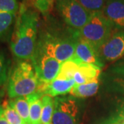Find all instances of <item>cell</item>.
I'll return each mask as SVG.
<instances>
[{
	"mask_svg": "<svg viewBox=\"0 0 124 124\" xmlns=\"http://www.w3.org/2000/svg\"><path fill=\"white\" fill-rule=\"evenodd\" d=\"M91 13L102 11L108 0H77Z\"/></svg>",
	"mask_w": 124,
	"mask_h": 124,
	"instance_id": "cell-20",
	"label": "cell"
},
{
	"mask_svg": "<svg viewBox=\"0 0 124 124\" xmlns=\"http://www.w3.org/2000/svg\"><path fill=\"white\" fill-rule=\"evenodd\" d=\"M8 103L17 112L24 123L30 124V106L26 96L13 98Z\"/></svg>",
	"mask_w": 124,
	"mask_h": 124,
	"instance_id": "cell-15",
	"label": "cell"
},
{
	"mask_svg": "<svg viewBox=\"0 0 124 124\" xmlns=\"http://www.w3.org/2000/svg\"><path fill=\"white\" fill-rule=\"evenodd\" d=\"M79 68L73 77L76 84H84L99 79L101 68L85 63H78Z\"/></svg>",
	"mask_w": 124,
	"mask_h": 124,
	"instance_id": "cell-12",
	"label": "cell"
},
{
	"mask_svg": "<svg viewBox=\"0 0 124 124\" xmlns=\"http://www.w3.org/2000/svg\"></svg>",
	"mask_w": 124,
	"mask_h": 124,
	"instance_id": "cell-32",
	"label": "cell"
},
{
	"mask_svg": "<svg viewBox=\"0 0 124 124\" xmlns=\"http://www.w3.org/2000/svg\"><path fill=\"white\" fill-rule=\"evenodd\" d=\"M117 112H118V115L119 116H124V99L121 102V103L119 104L118 110H117Z\"/></svg>",
	"mask_w": 124,
	"mask_h": 124,
	"instance_id": "cell-28",
	"label": "cell"
},
{
	"mask_svg": "<svg viewBox=\"0 0 124 124\" xmlns=\"http://www.w3.org/2000/svg\"><path fill=\"white\" fill-rule=\"evenodd\" d=\"M31 60L41 81L50 83L57 78L62 63L56 59L35 50Z\"/></svg>",
	"mask_w": 124,
	"mask_h": 124,
	"instance_id": "cell-7",
	"label": "cell"
},
{
	"mask_svg": "<svg viewBox=\"0 0 124 124\" xmlns=\"http://www.w3.org/2000/svg\"><path fill=\"white\" fill-rule=\"evenodd\" d=\"M39 15L32 9L19 6L14 31L10 41V49L16 57L31 59L37 46Z\"/></svg>",
	"mask_w": 124,
	"mask_h": 124,
	"instance_id": "cell-1",
	"label": "cell"
},
{
	"mask_svg": "<svg viewBox=\"0 0 124 124\" xmlns=\"http://www.w3.org/2000/svg\"><path fill=\"white\" fill-rule=\"evenodd\" d=\"M100 59L114 62L124 56V31L114 33L98 51Z\"/></svg>",
	"mask_w": 124,
	"mask_h": 124,
	"instance_id": "cell-8",
	"label": "cell"
},
{
	"mask_svg": "<svg viewBox=\"0 0 124 124\" xmlns=\"http://www.w3.org/2000/svg\"><path fill=\"white\" fill-rule=\"evenodd\" d=\"M54 2L55 0H35V8L45 15L51 11Z\"/></svg>",
	"mask_w": 124,
	"mask_h": 124,
	"instance_id": "cell-22",
	"label": "cell"
},
{
	"mask_svg": "<svg viewBox=\"0 0 124 124\" xmlns=\"http://www.w3.org/2000/svg\"><path fill=\"white\" fill-rule=\"evenodd\" d=\"M117 85V89L124 93V79H117L115 83Z\"/></svg>",
	"mask_w": 124,
	"mask_h": 124,
	"instance_id": "cell-26",
	"label": "cell"
},
{
	"mask_svg": "<svg viewBox=\"0 0 124 124\" xmlns=\"http://www.w3.org/2000/svg\"><path fill=\"white\" fill-rule=\"evenodd\" d=\"M17 14L0 10V39L4 37L16 19Z\"/></svg>",
	"mask_w": 124,
	"mask_h": 124,
	"instance_id": "cell-18",
	"label": "cell"
},
{
	"mask_svg": "<svg viewBox=\"0 0 124 124\" xmlns=\"http://www.w3.org/2000/svg\"><path fill=\"white\" fill-rule=\"evenodd\" d=\"M102 13L115 28H124V0H108Z\"/></svg>",
	"mask_w": 124,
	"mask_h": 124,
	"instance_id": "cell-11",
	"label": "cell"
},
{
	"mask_svg": "<svg viewBox=\"0 0 124 124\" xmlns=\"http://www.w3.org/2000/svg\"><path fill=\"white\" fill-rule=\"evenodd\" d=\"M55 4L63 22L76 31L84 26L93 13L77 0H55Z\"/></svg>",
	"mask_w": 124,
	"mask_h": 124,
	"instance_id": "cell-5",
	"label": "cell"
},
{
	"mask_svg": "<svg viewBox=\"0 0 124 124\" xmlns=\"http://www.w3.org/2000/svg\"><path fill=\"white\" fill-rule=\"evenodd\" d=\"M75 36L77 37L75 50L74 56L71 59L77 63H85L102 68L103 64L97 51L87 41L78 37L76 35Z\"/></svg>",
	"mask_w": 124,
	"mask_h": 124,
	"instance_id": "cell-9",
	"label": "cell"
},
{
	"mask_svg": "<svg viewBox=\"0 0 124 124\" xmlns=\"http://www.w3.org/2000/svg\"></svg>",
	"mask_w": 124,
	"mask_h": 124,
	"instance_id": "cell-33",
	"label": "cell"
},
{
	"mask_svg": "<svg viewBox=\"0 0 124 124\" xmlns=\"http://www.w3.org/2000/svg\"><path fill=\"white\" fill-rule=\"evenodd\" d=\"M3 109L5 118L8 121L9 124H22L24 123L17 112L9 104V103H7L3 107Z\"/></svg>",
	"mask_w": 124,
	"mask_h": 124,
	"instance_id": "cell-19",
	"label": "cell"
},
{
	"mask_svg": "<svg viewBox=\"0 0 124 124\" xmlns=\"http://www.w3.org/2000/svg\"><path fill=\"white\" fill-rule=\"evenodd\" d=\"M115 27L102 11L93 13L87 23L75 35L87 41L97 51L110 38Z\"/></svg>",
	"mask_w": 124,
	"mask_h": 124,
	"instance_id": "cell-3",
	"label": "cell"
},
{
	"mask_svg": "<svg viewBox=\"0 0 124 124\" xmlns=\"http://www.w3.org/2000/svg\"><path fill=\"white\" fill-rule=\"evenodd\" d=\"M0 124H9L8 121L5 118L4 115V109L2 106L0 108Z\"/></svg>",
	"mask_w": 124,
	"mask_h": 124,
	"instance_id": "cell-27",
	"label": "cell"
},
{
	"mask_svg": "<svg viewBox=\"0 0 124 124\" xmlns=\"http://www.w3.org/2000/svg\"><path fill=\"white\" fill-rule=\"evenodd\" d=\"M43 94L39 92L26 96L30 106V124H39L41 121Z\"/></svg>",
	"mask_w": 124,
	"mask_h": 124,
	"instance_id": "cell-13",
	"label": "cell"
},
{
	"mask_svg": "<svg viewBox=\"0 0 124 124\" xmlns=\"http://www.w3.org/2000/svg\"><path fill=\"white\" fill-rule=\"evenodd\" d=\"M120 72H121V73H122V74L124 75V68H121V70H120Z\"/></svg>",
	"mask_w": 124,
	"mask_h": 124,
	"instance_id": "cell-29",
	"label": "cell"
},
{
	"mask_svg": "<svg viewBox=\"0 0 124 124\" xmlns=\"http://www.w3.org/2000/svg\"><path fill=\"white\" fill-rule=\"evenodd\" d=\"M75 84L74 79L64 80L56 78L50 83L41 81L39 88L37 92L41 93L43 95L47 94L52 97H57L70 93L71 90Z\"/></svg>",
	"mask_w": 124,
	"mask_h": 124,
	"instance_id": "cell-10",
	"label": "cell"
},
{
	"mask_svg": "<svg viewBox=\"0 0 124 124\" xmlns=\"http://www.w3.org/2000/svg\"><path fill=\"white\" fill-rule=\"evenodd\" d=\"M41 81L36 74L33 65L25 61L19 62L9 75L8 95L11 99L28 96L37 93Z\"/></svg>",
	"mask_w": 124,
	"mask_h": 124,
	"instance_id": "cell-2",
	"label": "cell"
},
{
	"mask_svg": "<svg viewBox=\"0 0 124 124\" xmlns=\"http://www.w3.org/2000/svg\"><path fill=\"white\" fill-rule=\"evenodd\" d=\"M42 112L40 124H51L54 108V100L50 95L44 94L41 97Z\"/></svg>",
	"mask_w": 124,
	"mask_h": 124,
	"instance_id": "cell-16",
	"label": "cell"
},
{
	"mask_svg": "<svg viewBox=\"0 0 124 124\" xmlns=\"http://www.w3.org/2000/svg\"><path fill=\"white\" fill-rule=\"evenodd\" d=\"M19 6H23L25 7L31 8L32 7L35 8V0H17Z\"/></svg>",
	"mask_w": 124,
	"mask_h": 124,
	"instance_id": "cell-25",
	"label": "cell"
},
{
	"mask_svg": "<svg viewBox=\"0 0 124 124\" xmlns=\"http://www.w3.org/2000/svg\"><path fill=\"white\" fill-rule=\"evenodd\" d=\"M0 103H1V94H0ZM1 104H0V108H1Z\"/></svg>",
	"mask_w": 124,
	"mask_h": 124,
	"instance_id": "cell-30",
	"label": "cell"
},
{
	"mask_svg": "<svg viewBox=\"0 0 124 124\" xmlns=\"http://www.w3.org/2000/svg\"><path fill=\"white\" fill-rule=\"evenodd\" d=\"M19 4L17 0H0V10L17 14Z\"/></svg>",
	"mask_w": 124,
	"mask_h": 124,
	"instance_id": "cell-21",
	"label": "cell"
},
{
	"mask_svg": "<svg viewBox=\"0 0 124 124\" xmlns=\"http://www.w3.org/2000/svg\"><path fill=\"white\" fill-rule=\"evenodd\" d=\"M101 124H124V116L117 115L116 116L106 120Z\"/></svg>",
	"mask_w": 124,
	"mask_h": 124,
	"instance_id": "cell-24",
	"label": "cell"
},
{
	"mask_svg": "<svg viewBox=\"0 0 124 124\" xmlns=\"http://www.w3.org/2000/svg\"><path fill=\"white\" fill-rule=\"evenodd\" d=\"M76 41V36L75 39H63L47 34L37 43L35 50L56 59L62 63L74 56Z\"/></svg>",
	"mask_w": 124,
	"mask_h": 124,
	"instance_id": "cell-4",
	"label": "cell"
},
{
	"mask_svg": "<svg viewBox=\"0 0 124 124\" xmlns=\"http://www.w3.org/2000/svg\"><path fill=\"white\" fill-rule=\"evenodd\" d=\"M52 124H77L79 106L73 97H57Z\"/></svg>",
	"mask_w": 124,
	"mask_h": 124,
	"instance_id": "cell-6",
	"label": "cell"
},
{
	"mask_svg": "<svg viewBox=\"0 0 124 124\" xmlns=\"http://www.w3.org/2000/svg\"><path fill=\"white\" fill-rule=\"evenodd\" d=\"M78 63L72 61V59L63 62L62 63V66L57 78L64 80L73 79L74 75L78 70Z\"/></svg>",
	"mask_w": 124,
	"mask_h": 124,
	"instance_id": "cell-17",
	"label": "cell"
},
{
	"mask_svg": "<svg viewBox=\"0 0 124 124\" xmlns=\"http://www.w3.org/2000/svg\"><path fill=\"white\" fill-rule=\"evenodd\" d=\"M8 79V63L4 54L0 53V86L4 85Z\"/></svg>",
	"mask_w": 124,
	"mask_h": 124,
	"instance_id": "cell-23",
	"label": "cell"
},
{
	"mask_svg": "<svg viewBox=\"0 0 124 124\" xmlns=\"http://www.w3.org/2000/svg\"><path fill=\"white\" fill-rule=\"evenodd\" d=\"M25 124V123H23V124Z\"/></svg>",
	"mask_w": 124,
	"mask_h": 124,
	"instance_id": "cell-31",
	"label": "cell"
},
{
	"mask_svg": "<svg viewBox=\"0 0 124 124\" xmlns=\"http://www.w3.org/2000/svg\"><path fill=\"white\" fill-rule=\"evenodd\" d=\"M99 87V80L88 82L84 84H75L71 90L70 94L75 97H90L97 93Z\"/></svg>",
	"mask_w": 124,
	"mask_h": 124,
	"instance_id": "cell-14",
	"label": "cell"
}]
</instances>
